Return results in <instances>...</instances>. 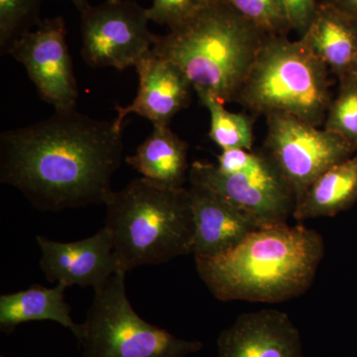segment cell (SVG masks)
I'll return each instance as SVG.
<instances>
[{"instance_id":"6da1fadb","label":"cell","mask_w":357,"mask_h":357,"mask_svg":"<svg viewBox=\"0 0 357 357\" xmlns=\"http://www.w3.org/2000/svg\"><path fill=\"white\" fill-rule=\"evenodd\" d=\"M123 155L122 130L77 109L0 135V182L35 208L60 211L107 204Z\"/></svg>"},{"instance_id":"7a4b0ae2","label":"cell","mask_w":357,"mask_h":357,"mask_svg":"<svg viewBox=\"0 0 357 357\" xmlns=\"http://www.w3.org/2000/svg\"><path fill=\"white\" fill-rule=\"evenodd\" d=\"M325 256V241L304 225L262 227L215 257H195L197 272L213 297L277 304L312 287Z\"/></svg>"},{"instance_id":"3957f363","label":"cell","mask_w":357,"mask_h":357,"mask_svg":"<svg viewBox=\"0 0 357 357\" xmlns=\"http://www.w3.org/2000/svg\"><path fill=\"white\" fill-rule=\"evenodd\" d=\"M267 35L222 0L158 36L151 52L177 66L196 93L236 102Z\"/></svg>"},{"instance_id":"277c9868","label":"cell","mask_w":357,"mask_h":357,"mask_svg":"<svg viewBox=\"0 0 357 357\" xmlns=\"http://www.w3.org/2000/svg\"><path fill=\"white\" fill-rule=\"evenodd\" d=\"M105 227L122 271L192 255L195 225L189 191L138 178L112 192Z\"/></svg>"},{"instance_id":"5b68a950","label":"cell","mask_w":357,"mask_h":357,"mask_svg":"<svg viewBox=\"0 0 357 357\" xmlns=\"http://www.w3.org/2000/svg\"><path fill=\"white\" fill-rule=\"evenodd\" d=\"M330 73L300 39L267 36L236 102L255 114L283 112L319 128L333 100Z\"/></svg>"},{"instance_id":"8992f818","label":"cell","mask_w":357,"mask_h":357,"mask_svg":"<svg viewBox=\"0 0 357 357\" xmlns=\"http://www.w3.org/2000/svg\"><path fill=\"white\" fill-rule=\"evenodd\" d=\"M119 270L95 290L79 340L84 357H185L204 347L199 340L176 337L134 311Z\"/></svg>"},{"instance_id":"52a82bcc","label":"cell","mask_w":357,"mask_h":357,"mask_svg":"<svg viewBox=\"0 0 357 357\" xmlns=\"http://www.w3.org/2000/svg\"><path fill=\"white\" fill-rule=\"evenodd\" d=\"M189 180L220 195L260 229L287 225L297 204L290 185L262 150H248L239 170L232 174L220 172L215 164L195 162Z\"/></svg>"},{"instance_id":"ba28073f","label":"cell","mask_w":357,"mask_h":357,"mask_svg":"<svg viewBox=\"0 0 357 357\" xmlns=\"http://www.w3.org/2000/svg\"><path fill=\"white\" fill-rule=\"evenodd\" d=\"M267 126L262 151L290 185L297 204L319 176L357 152L342 136L293 115L268 114Z\"/></svg>"},{"instance_id":"9c48e42d","label":"cell","mask_w":357,"mask_h":357,"mask_svg":"<svg viewBox=\"0 0 357 357\" xmlns=\"http://www.w3.org/2000/svg\"><path fill=\"white\" fill-rule=\"evenodd\" d=\"M147 8L130 0H107L81 13L82 57L89 67L126 70L153 49Z\"/></svg>"},{"instance_id":"30bf717a","label":"cell","mask_w":357,"mask_h":357,"mask_svg":"<svg viewBox=\"0 0 357 357\" xmlns=\"http://www.w3.org/2000/svg\"><path fill=\"white\" fill-rule=\"evenodd\" d=\"M66 37L64 18L57 16L42 20L8 51L24 66L42 100L53 105L56 112L76 109L79 96Z\"/></svg>"},{"instance_id":"8fae6325","label":"cell","mask_w":357,"mask_h":357,"mask_svg":"<svg viewBox=\"0 0 357 357\" xmlns=\"http://www.w3.org/2000/svg\"><path fill=\"white\" fill-rule=\"evenodd\" d=\"M36 241L42 252L40 266L50 283L96 289L121 270L112 234L105 227L93 236L73 243H58L41 236H37Z\"/></svg>"},{"instance_id":"7c38bea8","label":"cell","mask_w":357,"mask_h":357,"mask_svg":"<svg viewBox=\"0 0 357 357\" xmlns=\"http://www.w3.org/2000/svg\"><path fill=\"white\" fill-rule=\"evenodd\" d=\"M218 357H305L297 326L275 309L245 312L218 338Z\"/></svg>"},{"instance_id":"4fadbf2b","label":"cell","mask_w":357,"mask_h":357,"mask_svg":"<svg viewBox=\"0 0 357 357\" xmlns=\"http://www.w3.org/2000/svg\"><path fill=\"white\" fill-rule=\"evenodd\" d=\"M139 79L136 98L128 107L117 105L114 122L122 130L129 114H139L156 126H169L174 116L191 102L192 89L189 79L177 66L152 52L135 66Z\"/></svg>"},{"instance_id":"5bb4252c","label":"cell","mask_w":357,"mask_h":357,"mask_svg":"<svg viewBox=\"0 0 357 357\" xmlns=\"http://www.w3.org/2000/svg\"><path fill=\"white\" fill-rule=\"evenodd\" d=\"M189 191L194 218L195 257H215L239 245L260 227L220 195L198 185Z\"/></svg>"},{"instance_id":"9a60e30c","label":"cell","mask_w":357,"mask_h":357,"mask_svg":"<svg viewBox=\"0 0 357 357\" xmlns=\"http://www.w3.org/2000/svg\"><path fill=\"white\" fill-rule=\"evenodd\" d=\"M300 40L338 79L351 75L357 61V20L330 0L319 2L314 20Z\"/></svg>"},{"instance_id":"2e32d148","label":"cell","mask_w":357,"mask_h":357,"mask_svg":"<svg viewBox=\"0 0 357 357\" xmlns=\"http://www.w3.org/2000/svg\"><path fill=\"white\" fill-rule=\"evenodd\" d=\"M67 288L62 283L54 288L37 284L20 292L0 296V331L10 335L22 324L53 321L69 328L79 342L83 328L70 317L72 309L65 301Z\"/></svg>"},{"instance_id":"e0dca14e","label":"cell","mask_w":357,"mask_h":357,"mask_svg":"<svg viewBox=\"0 0 357 357\" xmlns=\"http://www.w3.org/2000/svg\"><path fill=\"white\" fill-rule=\"evenodd\" d=\"M188 152L187 142L169 126H156L135 154L126 157V161L143 178L171 189H183L189 178Z\"/></svg>"},{"instance_id":"ac0fdd59","label":"cell","mask_w":357,"mask_h":357,"mask_svg":"<svg viewBox=\"0 0 357 357\" xmlns=\"http://www.w3.org/2000/svg\"><path fill=\"white\" fill-rule=\"evenodd\" d=\"M357 202V152L319 176L296 206L297 222L332 218Z\"/></svg>"},{"instance_id":"d6986e66","label":"cell","mask_w":357,"mask_h":357,"mask_svg":"<svg viewBox=\"0 0 357 357\" xmlns=\"http://www.w3.org/2000/svg\"><path fill=\"white\" fill-rule=\"evenodd\" d=\"M199 102L211 115L208 136L222 150H252L253 123L244 114H234L225 109L222 100L206 93H196Z\"/></svg>"},{"instance_id":"ffe728a7","label":"cell","mask_w":357,"mask_h":357,"mask_svg":"<svg viewBox=\"0 0 357 357\" xmlns=\"http://www.w3.org/2000/svg\"><path fill=\"white\" fill-rule=\"evenodd\" d=\"M45 0H0V51L8 54L18 39L39 25Z\"/></svg>"},{"instance_id":"44dd1931","label":"cell","mask_w":357,"mask_h":357,"mask_svg":"<svg viewBox=\"0 0 357 357\" xmlns=\"http://www.w3.org/2000/svg\"><path fill=\"white\" fill-rule=\"evenodd\" d=\"M324 128L357 147V79L349 76L340 79L337 96L331 103Z\"/></svg>"},{"instance_id":"7402d4cb","label":"cell","mask_w":357,"mask_h":357,"mask_svg":"<svg viewBox=\"0 0 357 357\" xmlns=\"http://www.w3.org/2000/svg\"><path fill=\"white\" fill-rule=\"evenodd\" d=\"M259 28L267 36H287L292 31L280 0H222Z\"/></svg>"},{"instance_id":"603a6c76","label":"cell","mask_w":357,"mask_h":357,"mask_svg":"<svg viewBox=\"0 0 357 357\" xmlns=\"http://www.w3.org/2000/svg\"><path fill=\"white\" fill-rule=\"evenodd\" d=\"M213 0H152L147 8L150 21L170 29L184 24L210 6Z\"/></svg>"},{"instance_id":"cb8c5ba5","label":"cell","mask_w":357,"mask_h":357,"mask_svg":"<svg viewBox=\"0 0 357 357\" xmlns=\"http://www.w3.org/2000/svg\"><path fill=\"white\" fill-rule=\"evenodd\" d=\"M292 31L302 37L314 20L318 9L317 0H280Z\"/></svg>"},{"instance_id":"d4e9b609","label":"cell","mask_w":357,"mask_h":357,"mask_svg":"<svg viewBox=\"0 0 357 357\" xmlns=\"http://www.w3.org/2000/svg\"><path fill=\"white\" fill-rule=\"evenodd\" d=\"M330 1L357 20V0H330Z\"/></svg>"},{"instance_id":"484cf974","label":"cell","mask_w":357,"mask_h":357,"mask_svg":"<svg viewBox=\"0 0 357 357\" xmlns=\"http://www.w3.org/2000/svg\"><path fill=\"white\" fill-rule=\"evenodd\" d=\"M73 3H74V6H76V8L77 10L79 11V13H82V11H84V9L88 8L91 4H89V0H72Z\"/></svg>"},{"instance_id":"4316f807","label":"cell","mask_w":357,"mask_h":357,"mask_svg":"<svg viewBox=\"0 0 357 357\" xmlns=\"http://www.w3.org/2000/svg\"><path fill=\"white\" fill-rule=\"evenodd\" d=\"M349 77H354V79H357V61L356 64H354V68H352L351 75Z\"/></svg>"},{"instance_id":"83f0119b","label":"cell","mask_w":357,"mask_h":357,"mask_svg":"<svg viewBox=\"0 0 357 357\" xmlns=\"http://www.w3.org/2000/svg\"><path fill=\"white\" fill-rule=\"evenodd\" d=\"M0 357H6V356H0Z\"/></svg>"},{"instance_id":"f1b7e54d","label":"cell","mask_w":357,"mask_h":357,"mask_svg":"<svg viewBox=\"0 0 357 357\" xmlns=\"http://www.w3.org/2000/svg\"><path fill=\"white\" fill-rule=\"evenodd\" d=\"M112 1H114V0H112Z\"/></svg>"}]
</instances>
